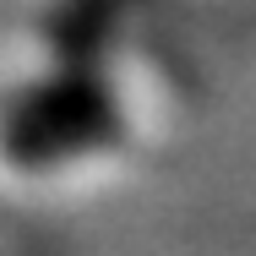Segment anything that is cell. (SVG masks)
Returning a JSON list of instances; mask_svg holds the SVG:
<instances>
[{
  "label": "cell",
  "instance_id": "obj_1",
  "mask_svg": "<svg viewBox=\"0 0 256 256\" xmlns=\"http://www.w3.org/2000/svg\"><path fill=\"white\" fill-rule=\"evenodd\" d=\"M114 136H120V104L88 71H66L28 88L0 120V148L6 158H16V169H60L109 148Z\"/></svg>",
  "mask_w": 256,
  "mask_h": 256
}]
</instances>
